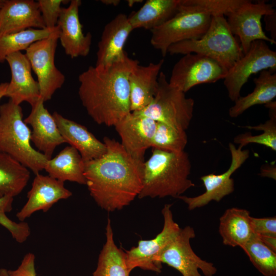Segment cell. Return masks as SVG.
<instances>
[{"label":"cell","mask_w":276,"mask_h":276,"mask_svg":"<svg viewBox=\"0 0 276 276\" xmlns=\"http://www.w3.org/2000/svg\"><path fill=\"white\" fill-rule=\"evenodd\" d=\"M167 53L202 55L217 61L227 71L243 55L240 44L224 16H212L208 30L200 38L172 44Z\"/></svg>","instance_id":"5b68a950"},{"label":"cell","mask_w":276,"mask_h":276,"mask_svg":"<svg viewBox=\"0 0 276 276\" xmlns=\"http://www.w3.org/2000/svg\"><path fill=\"white\" fill-rule=\"evenodd\" d=\"M251 218L245 209H227L219 219V232L223 243L242 248L254 234Z\"/></svg>","instance_id":"cb8c5ba5"},{"label":"cell","mask_w":276,"mask_h":276,"mask_svg":"<svg viewBox=\"0 0 276 276\" xmlns=\"http://www.w3.org/2000/svg\"><path fill=\"white\" fill-rule=\"evenodd\" d=\"M44 170L48 175L62 182L86 185L84 162L78 151L72 146L65 147L55 157L48 159Z\"/></svg>","instance_id":"484cf974"},{"label":"cell","mask_w":276,"mask_h":276,"mask_svg":"<svg viewBox=\"0 0 276 276\" xmlns=\"http://www.w3.org/2000/svg\"><path fill=\"white\" fill-rule=\"evenodd\" d=\"M260 175L267 177L275 180L276 168L274 165L266 164L261 167Z\"/></svg>","instance_id":"ab89813d"},{"label":"cell","mask_w":276,"mask_h":276,"mask_svg":"<svg viewBox=\"0 0 276 276\" xmlns=\"http://www.w3.org/2000/svg\"><path fill=\"white\" fill-rule=\"evenodd\" d=\"M184 4L198 8L212 16H227L240 6L245 0H182Z\"/></svg>","instance_id":"836d02e7"},{"label":"cell","mask_w":276,"mask_h":276,"mask_svg":"<svg viewBox=\"0 0 276 276\" xmlns=\"http://www.w3.org/2000/svg\"><path fill=\"white\" fill-rule=\"evenodd\" d=\"M54 28L28 29L21 31L0 35V63L12 53L26 50L34 42L48 37Z\"/></svg>","instance_id":"f546056e"},{"label":"cell","mask_w":276,"mask_h":276,"mask_svg":"<svg viewBox=\"0 0 276 276\" xmlns=\"http://www.w3.org/2000/svg\"><path fill=\"white\" fill-rule=\"evenodd\" d=\"M191 170L189 154L185 151L153 149L151 156L143 163L142 187L137 197L177 198L195 186L189 177Z\"/></svg>","instance_id":"3957f363"},{"label":"cell","mask_w":276,"mask_h":276,"mask_svg":"<svg viewBox=\"0 0 276 276\" xmlns=\"http://www.w3.org/2000/svg\"><path fill=\"white\" fill-rule=\"evenodd\" d=\"M255 87L247 95L240 96L228 111L231 118H237L251 107L260 104H267L276 97V73L269 70L260 72L258 77L255 78Z\"/></svg>","instance_id":"4316f807"},{"label":"cell","mask_w":276,"mask_h":276,"mask_svg":"<svg viewBox=\"0 0 276 276\" xmlns=\"http://www.w3.org/2000/svg\"><path fill=\"white\" fill-rule=\"evenodd\" d=\"M52 115L65 143L78 151L84 162L98 158L105 153L106 147L103 142L99 141L84 126L56 111Z\"/></svg>","instance_id":"603a6c76"},{"label":"cell","mask_w":276,"mask_h":276,"mask_svg":"<svg viewBox=\"0 0 276 276\" xmlns=\"http://www.w3.org/2000/svg\"><path fill=\"white\" fill-rule=\"evenodd\" d=\"M195 237V231L190 226L181 228L179 234L156 258L155 262L162 266L166 264L177 270L182 276H213L217 268L212 263L202 260L193 251L190 240Z\"/></svg>","instance_id":"30bf717a"},{"label":"cell","mask_w":276,"mask_h":276,"mask_svg":"<svg viewBox=\"0 0 276 276\" xmlns=\"http://www.w3.org/2000/svg\"><path fill=\"white\" fill-rule=\"evenodd\" d=\"M62 0H39V9L46 28H54L57 25L61 11Z\"/></svg>","instance_id":"e575fe53"},{"label":"cell","mask_w":276,"mask_h":276,"mask_svg":"<svg viewBox=\"0 0 276 276\" xmlns=\"http://www.w3.org/2000/svg\"><path fill=\"white\" fill-rule=\"evenodd\" d=\"M171 206V204H166L163 208L164 226L156 237L150 240H141L136 246L126 251V262L130 272L137 267L157 273L161 272L162 266L158 265L155 260L181 230L173 219Z\"/></svg>","instance_id":"4fadbf2b"},{"label":"cell","mask_w":276,"mask_h":276,"mask_svg":"<svg viewBox=\"0 0 276 276\" xmlns=\"http://www.w3.org/2000/svg\"><path fill=\"white\" fill-rule=\"evenodd\" d=\"M181 0H147L128 16L133 29L152 30L163 25L178 11Z\"/></svg>","instance_id":"d4e9b609"},{"label":"cell","mask_w":276,"mask_h":276,"mask_svg":"<svg viewBox=\"0 0 276 276\" xmlns=\"http://www.w3.org/2000/svg\"><path fill=\"white\" fill-rule=\"evenodd\" d=\"M13 198L9 197H0V213L6 214L12 211Z\"/></svg>","instance_id":"60d3db41"},{"label":"cell","mask_w":276,"mask_h":276,"mask_svg":"<svg viewBox=\"0 0 276 276\" xmlns=\"http://www.w3.org/2000/svg\"><path fill=\"white\" fill-rule=\"evenodd\" d=\"M3 1H0V9L3 5Z\"/></svg>","instance_id":"7dc6e473"},{"label":"cell","mask_w":276,"mask_h":276,"mask_svg":"<svg viewBox=\"0 0 276 276\" xmlns=\"http://www.w3.org/2000/svg\"><path fill=\"white\" fill-rule=\"evenodd\" d=\"M158 82V90L151 103L142 110L133 113L186 131L193 116L194 100L171 85L163 72Z\"/></svg>","instance_id":"52a82bcc"},{"label":"cell","mask_w":276,"mask_h":276,"mask_svg":"<svg viewBox=\"0 0 276 276\" xmlns=\"http://www.w3.org/2000/svg\"><path fill=\"white\" fill-rule=\"evenodd\" d=\"M128 6L129 7H132L135 4L139 3H142L143 2V1L142 0H128L126 1Z\"/></svg>","instance_id":"f6af8a7d"},{"label":"cell","mask_w":276,"mask_h":276,"mask_svg":"<svg viewBox=\"0 0 276 276\" xmlns=\"http://www.w3.org/2000/svg\"><path fill=\"white\" fill-rule=\"evenodd\" d=\"M264 70L272 73L276 71V52L271 50L266 42H252L248 51L237 61L227 71L223 83L232 101L241 96V90L249 77Z\"/></svg>","instance_id":"9c48e42d"},{"label":"cell","mask_w":276,"mask_h":276,"mask_svg":"<svg viewBox=\"0 0 276 276\" xmlns=\"http://www.w3.org/2000/svg\"><path fill=\"white\" fill-rule=\"evenodd\" d=\"M0 224L8 229L16 241L22 239L27 232L28 227L26 222L13 221L6 214L0 213Z\"/></svg>","instance_id":"8d00e7d4"},{"label":"cell","mask_w":276,"mask_h":276,"mask_svg":"<svg viewBox=\"0 0 276 276\" xmlns=\"http://www.w3.org/2000/svg\"><path fill=\"white\" fill-rule=\"evenodd\" d=\"M29 169L9 155L0 152V197L14 198L27 185Z\"/></svg>","instance_id":"f1b7e54d"},{"label":"cell","mask_w":276,"mask_h":276,"mask_svg":"<svg viewBox=\"0 0 276 276\" xmlns=\"http://www.w3.org/2000/svg\"><path fill=\"white\" fill-rule=\"evenodd\" d=\"M11 74L5 97L16 105L27 102L32 105L40 97L39 86L32 75V68L25 54L18 52L8 55L5 59Z\"/></svg>","instance_id":"ac0fdd59"},{"label":"cell","mask_w":276,"mask_h":276,"mask_svg":"<svg viewBox=\"0 0 276 276\" xmlns=\"http://www.w3.org/2000/svg\"><path fill=\"white\" fill-rule=\"evenodd\" d=\"M164 60L147 65H137L129 77L130 111L139 112L147 107L158 90V79Z\"/></svg>","instance_id":"7402d4cb"},{"label":"cell","mask_w":276,"mask_h":276,"mask_svg":"<svg viewBox=\"0 0 276 276\" xmlns=\"http://www.w3.org/2000/svg\"><path fill=\"white\" fill-rule=\"evenodd\" d=\"M31 131L23 120L20 105L11 101L0 105V152L5 153L35 175L49 159L31 144Z\"/></svg>","instance_id":"277c9868"},{"label":"cell","mask_w":276,"mask_h":276,"mask_svg":"<svg viewBox=\"0 0 276 276\" xmlns=\"http://www.w3.org/2000/svg\"><path fill=\"white\" fill-rule=\"evenodd\" d=\"M35 260V257L33 253L27 254L17 268L8 270L9 276H36Z\"/></svg>","instance_id":"74e56055"},{"label":"cell","mask_w":276,"mask_h":276,"mask_svg":"<svg viewBox=\"0 0 276 276\" xmlns=\"http://www.w3.org/2000/svg\"><path fill=\"white\" fill-rule=\"evenodd\" d=\"M265 106L269 109V119L264 123L258 125H247L243 127L249 129L262 130L260 134L252 135L250 132H246L237 135L234 142L239 144L243 148L248 144L255 143L263 145L276 151V104L275 101H272Z\"/></svg>","instance_id":"4dcf8cb0"},{"label":"cell","mask_w":276,"mask_h":276,"mask_svg":"<svg viewBox=\"0 0 276 276\" xmlns=\"http://www.w3.org/2000/svg\"><path fill=\"white\" fill-rule=\"evenodd\" d=\"M212 16L195 7L181 4L177 12L160 26L151 31L150 43L162 56L172 44L200 38L208 30Z\"/></svg>","instance_id":"8992f818"},{"label":"cell","mask_w":276,"mask_h":276,"mask_svg":"<svg viewBox=\"0 0 276 276\" xmlns=\"http://www.w3.org/2000/svg\"><path fill=\"white\" fill-rule=\"evenodd\" d=\"M275 15V11L264 16L266 30L270 32L271 38L274 40L276 39Z\"/></svg>","instance_id":"f35d334b"},{"label":"cell","mask_w":276,"mask_h":276,"mask_svg":"<svg viewBox=\"0 0 276 276\" xmlns=\"http://www.w3.org/2000/svg\"><path fill=\"white\" fill-rule=\"evenodd\" d=\"M156 124L150 118L130 112L114 127L126 152L135 160L144 163L145 152L151 147Z\"/></svg>","instance_id":"9a60e30c"},{"label":"cell","mask_w":276,"mask_h":276,"mask_svg":"<svg viewBox=\"0 0 276 276\" xmlns=\"http://www.w3.org/2000/svg\"><path fill=\"white\" fill-rule=\"evenodd\" d=\"M139 64L126 54L111 64L90 66L79 75V98L97 124L114 126L131 112L129 77Z\"/></svg>","instance_id":"7a4b0ae2"},{"label":"cell","mask_w":276,"mask_h":276,"mask_svg":"<svg viewBox=\"0 0 276 276\" xmlns=\"http://www.w3.org/2000/svg\"><path fill=\"white\" fill-rule=\"evenodd\" d=\"M101 2L104 5L116 6L120 3L119 0H102Z\"/></svg>","instance_id":"ee69618b"},{"label":"cell","mask_w":276,"mask_h":276,"mask_svg":"<svg viewBox=\"0 0 276 276\" xmlns=\"http://www.w3.org/2000/svg\"><path fill=\"white\" fill-rule=\"evenodd\" d=\"M0 276H9L8 270L5 268H1Z\"/></svg>","instance_id":"bcb514c9"},{"label":"cell","mask_w":276,"mask_h":276,"mask_svg":"<svg viewBox=\"0 0 276 276\" xmlns=\"http://www.w3.org/2000/svg\"><path fill=\"white\" fill-rule=\"evenodd\" d=\"M31 28H46L37 2L33 0L3 1L0 9V35Z\"/></svg>","instance_id":"ffe728a7"},{"label":"cell","mask_w":276,"mask_h":276,"mask_svg":"<svg viewBox=\"0 0 276 276\" xmlns=\"http://www.w3.org/2000/svg\"><path fill=\"white\" fill-rule=\"evenodd\" d=\"M275 11L273 6L265 1L252 3L245 0L240 6L227 16L229 28L234 35L238 37L243 54L248 51L251 43L256 40L276 43L275 40L266 35L261 24L263 16Z\"/></svg>","instance_id":"8fae6325"},{"label":"cell","mask_w":276,"mask_h":276,"mask_svg":"<svg viewBox=\"0 0 276 276\" xmlns=\"http://www.w3.org/2000/svg\"><path fill=\"white\" fill-rule=\"evenodd\" d=\"M44 102L40 98L31 105L30 114L24 120L32 127L31 142L37 150L49 159L56 147L65 142L53 115L44 107Z\"/></svg>","instance_id":"d6986e66"},{"label":"cell","mask_w":276,"mask_h":276,"mask_svg":"<svg viewBox=\"0 0 276 276\" xmlns=\"http://www.w3.org/2000/svg\"><path fill=\"white\" fill-rule=\"evenodd\" d=\"M8 84V82L0 83V100L2 98L5 97Z\"/></svg>","instance_id":"7bdbcfd3"},{"label":"cell","mask_w":276,"mask_h":276,"mask_svg":"<svg viewBox=\"0 0 276 276\" xmlns=\"http://www.w3.org/2000/svg\"><path fill=\"white\" fill-rule=\"evenodd\" d=\"M105 153L84 162V175L90 195L108 212L120 210L138 197L142 187V162L132 157L121 143L105 136Z\"/></svg>","instance_id":"6da1fadb"},{"label":"cell","mask_w":276,"mask_h":276,"mask_svg":"<svg viewBox=\"0 0 276 276\" xmlns=\"http://www.w3.org/2000/svg\"><path fill=\"white\" fill-rule=\"evenodd\" d=\"M59 34L57 26L48 37L34 42L26 50L25 55L37 76L40 97L44 102L51 100L65 81L64 75L55 63Z\"/></svg>","instance_id":"ba28073f"},{"label":"cell","mask_w":276,"mask_h":276,"mask_svg":"<svg viewBox=\"0 0 276 276\" xmlns=\"http://www.w3.org/2000/svg\"><path fill=\"white\" fill-rule=\"evenodd\" d=\"M227 73V70L215 60L190 53L183 55L174 64L169 83L186 93L195 86L223 79Z\"/></svg>","instance_id":"7c38bea8"},{"label":"cell","mask_w":276,"mask_h":276,"mask_svg":"<svg viewBox=\"0 0 276 276\" xmlns=\"http://www.w3.org/2000/svg\"><path fill=\"white\" fill-rule=\"evenodd\" d=\"M187 143L188 136L185 130L156 122L151 144L153 149L180 152L185 151Z\"/></svg>","instance_id":"d6a6232c"},{"label":"cell","mask_w":276,"mask_h":276,"mask_svg":"<svg viewBox=\"0 0 276 276\" xmlns=\"http://www.w3.org/2000/svg\"><path fill=\"white\" fill-rule=\"evenodd\" d=\"M228 146L231 154L228 169L220 174L212 173L201 176L200 179L205 189L203 193L192 197L182 195L177 197L187 204L189 210L204 206L212 201L219 202L234 191V181L231 176L248 159L249 151L242 150L240 146L237 148L231 143Z\"/></svg>","instance_id":"5bb4252c"},{"label":"cell","mask_w":276,"mask_h":276,"mask_svg":"<svg viewBox=\"0 0 276 276\" xmlns=\"http://www.w3.org/2000/svg\"><path fill=\"white\" fill-rule=\"evenodd\" d=\"M251 225L254 234L259 236L276 237V217L255 218L251 217Z\"/></svg>","instance_id":"d590c367"},{"label":"cell","mask_w":276,"mask_h":276,"mask_svg":"<svg viewBox=\"0 0 276 276\" xmlns=\"http://www.w3.org/2000/svg\"><path fill=\"white\" fill-rule=\"evenodd\" d=\"M259 237L267 247L276 252V237L271 236H259Z\"/></svg>","instance_id":"b9f144b4"},{"label":"cell","mask_w":276,"mask_h":276,"mask_svg":"<svg viewBox=\"0 0 276 276\" xmlns=\"http://www.w3.org/2000/svg\"><path fill=\"white\" fill-rule=\"evenodd\" d=\"M106 242L99 256L97 266L92 276H129L130 271L126 262V255L118 247L113 239L111 222L106 227Z\"/></svg>","instance_id":"83f0119b"},{"label":"cell","mask_w":276,"mask_h":276,"mask_svg":"<svg viewBox=\"0 0 276 276\" xmlns=\"http://www.w3.org/2000/svg\"><path fill=\"white\" fill-rule=\"evenodd\" d=\"M81 5L80 0H72L67 7L62 8L57 25L60 43L71 58L85 57L90 50L92 35L83 31L79 15Z\"/></svg>","instance_id":"2e32d148"},{"label":"cell","mask_w":276,"mask_h":276,"mask_svg":"<svg viewBox=\"0 0 276 276\" xmlns=\"http://www.w3.org/2000/svg\"><path fill=\"white\" fill-rule=\"evenodd\" d=\"M242 249L256 268L264 276H276V252L253 234Z\"/></svg>","instance_id":"1f68e13d"},{"label":"cell","mask_w":276,"mask_h":276,"mask_svg":"<svg viewBox=\"0 0 276 276\" xmlns=\"http://www.w3.org/2000/svg\"><path fill=\"white\" fill-rule=\"evenodd\" d=\"M132 30L125 14L120 13L108 22L98 42L95 65H107L122 59L127 54L124 47Z\"/></svg>","instance_id":"44dd1931"},{"label":"cell","mask_w":276,"mask_h":276,"mask_svg":"<svg viewBox=\"0 0 276 276\" xmlns=\"http://www.w3.org/2000/svg\"><path fill=\"white\" fill-rule=\"evenodd\" d=\"M72 196L71 191L64 186V182L40 173L35 175L31 189L28 192V200L16 215L20 221H24L33 213L48 211L60 200Z\"/></svg>","instance_id":"e0dca14e"}]
</instances>
